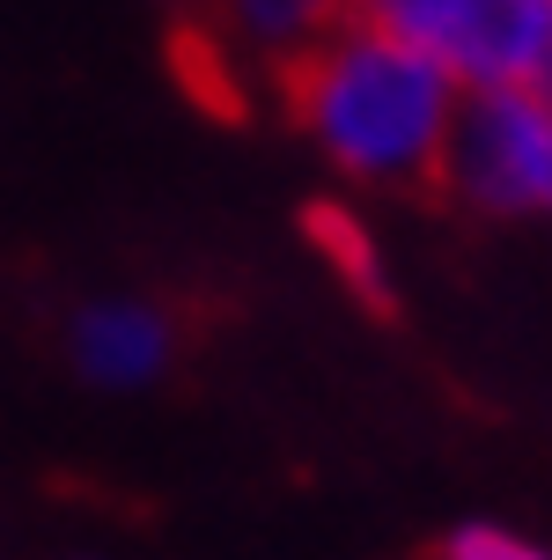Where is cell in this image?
I'll use <instances>...</instances> for the list:
<instances>
[{
  "mask_svg": "<svg viewBox=\"0 0 552 560\" xmlns=\"http://www.w3.org/2000/svg\"><path fill=\"white\" fill-rule=\"evenodd\" d=\"M67 354L96 392H148L177 362V325H169V310L140 303V295H96L74 310Z\"/></svg>",
  "mask_w": 552,
  "mask_h": 560,
  "instance_id": "4",
  "label": "cell"
},
{
  "mask_svg": "<svg viewBox=\"0 0 552 560\" xmlns=\"http://www.w3.org/2000/svg\"><path fill=\"white\" fill-rule=\"evenodd\" d=\"M545 214H552V207H545Z\"/></svg>",
  "mask_w": 552,
  "mask_h": 560,
  "instance_id": "9",
  "label": "cell"
},
{
  "mask_svg": "<svg viewBox=\"0 0 552 560\" xmlns=\"http://www.w3.org/2000/svg\"><path fill=\"white\" fill-rule=\"evenodd\" d=\"M273 89L287 118L303 126V140L361 192L435 185L457 104H465V82L427 45L368 23V15L325 30L309 52L280 67Z\"/></svg>",
  "mask_w": 552,
  "mask_h": 560,
  "instance_id": "1",
  "label": "cell"
},
{
  "mask_svg": "<svg viewBox=\"0 0 552 560\" xmlns=\"http://www.w3.org/2000/svg\"><path fill=\"white\" fill-rule=\"evenodd\" d=\"M309 244H317V258H325L331 273L354 288L361 303H390V273H384V244H376V229L361 222L354 207H309Z\"/></svg>",
  "mask_w": 552,
  "mask_h": 560,
  "instance_id": "6",
  "label": "cell"
},
{
  "mask_svg": "<svg viewBox=\"0 0 552 560\" xmlns=\"http://www.w3.org/2000/svg\"><path fill=\"white\" fill-rule=\"evenodd\" d=\"M354 15V0H207L199 37L214 45V59L228 74H258L273 82L295 52H309L325 30H339Z\"/></svg>",
  "mask_w": 552,
  "mask_h": 560,
  "instance_id": "5",
  "label": "cell"
},
{
  "mask_svg": "<svg viewBox=\"0 0 552 560\" xmlns=\"http://www.w3.org/2000/svg\"><path fill=\"white\" fill-rule=\"evenodd\" d=\"M435 185H449L471 214H545L552 96H538V89H465Z\"/></svg>",
  "mask_w": 552,
  "mask_h": 560,
  "instance_id": "3",
  "label": "cell"
},
{
  "mask_svg": "<svg viewBox=\"0 0 552 560\" xmlns=\"http://www.w3.org/2000/svg\"><path fill=\"white\" fill-rule=\"evenodd\" d=\"M163 8H185V15H207V0H163Z\"/></svg>",
  "mask_w": 552,
  "mask_h": 560,
  "instance_id": "8",
  "label": "cell"
},
{
  "mask_svg": "<svg viewBox=\"0 0 552 560\" xmlns=\"http://www.w3.org/2000/svg\"><path fill=\"white\" fill-rule=\"evenodd\" d=\"M442 560H552V546L508 532V524H457L442 538Z\"/></svg>",
  "mask_w": 552,
  "mask_h": 560,
  "instance_id": "7",
  "label": "cell"
},
{
  "mask_svg": "<svg viewBox=\"0 0 552 560\" xmlns=\"http://www.w3.org/2000/svg\"><path fill=\"white\" fill-rule=\"evenodd\" d=\"M354 15L427 45L465 89L552 96V0H354Z\"/></svg>",
  "mask_w": 552,
  "mask_h": 560,
  "instance_id": "2",
  "label": "cell"
}]
</instances>
